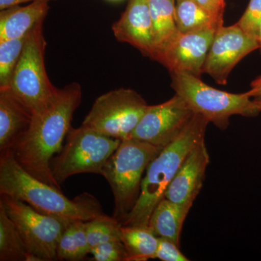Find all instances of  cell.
<instances>
[{
	"mask_svg": "<svg viewBox=\"0 0 261 261\" xmlns=\"http://www.w3.org/2000/svg\"><path fill=\"white\" fill-rule=\"evenodd\" d=\"M46 47L42 21L27 35L21 56L6 88L32 115L45 107L59 89L47 75Z\"/></svg>",
	"mask_w": 261,
	"mask_h": 261,
	"instance_id": "8992f818",
	"label": "cell"
},
{
	"mask_svg": "<svg viewBox=\"0 0 261 261\" xmlns=\"http://www.w3.org/2000/svg\"><path fill=\"white\" fill-rule=\"evenodd\" d=\"M28 254L20 233L0 204V260H27Z\"/></svg>",
	"mask_w": 261,
	"mask_h": 261,
	"instance_id": "7402d4cb",
	"label": "cell"
},
{
	"mask_svg": "<svg viewBox=\"0 0 261 261\" xmlns=\"http://www.w3.org/2000/svg\"><path fill=\"white\" fill-rule=\"evenodd\" d=\"M216 30L178 32L156 53L154 61L170 73H187L200 77Z\"/></svg>",
	"mask_w": 261,
	"mask_h": 261,
	"instance_id": "7c38bea8",
	"label": "cell"
},
{
	"mask_svg": "<svg viewBox=\"0 0 261 261\" xmlns=\"http://www.w3.org/2000/svg\"><path fill=\"white\" fill-rule=\"evenodd\" d=\"M258 42H259V50L260 51L261 53V27L260 29V33H259V37H258Z\"/></svg>",
	"mask_w": 261,
	"mask_h": 261,
	"instance_id": "1f68e13d",
	"label": "cell"
},
{
	"mask_svg": "<svg viewBox=\"0 0 261 261\" xmlns=\"http://www.w3.org/2000/svg\"><path fill=\"white\" fill-rule=\"evenodd\" d=\"M36 1L50 2L53 0H0V10H3L11 7L17 6L25 3H33Z\"/></svg>",
	"mask_w": 261,
	"mask_h": 261,
	"instance_id": "f1b7e54d",
	"label": "cell"
},
{
	"mask_svg": "<svg viewBox=\"0 0 261 261\" xmlns=\"http://www.w3.org/2000/svg\"><path fill=\"white\" fill-rule=\"evenodd\" d=\"M148 3L153 25L155 57L157 51L178 32L175 19L176 0H148Z\"/></svg>",
	"mask_w": 261,
	"mask_h": 261,
	"instance_id": "ffe728a7",
	"label": "cell"
},
{
	"mask_svg": "<svg viewBox=\"0 0 261 261\" xmlns=\"http://www.w3.org/2000/svg\"><path fill=\"white\" fill-rule=\"evenodd\" d=\"M161 149L127 139L121 141L103 167L100 175L109 183L114 197L113 217L121 224L138 200L147 166Z\"/></svg>",
	"mask_w": 261,
	"mask_h": 261,
	"instance_id": "277c9868",
	"label": "cell"
},
{
	"mask_svg": "<svg viewBox=\"0 0 261 261\" xmlns=\"http://www.w3.org/2000/svg\"><path fill=\"white\" fill-rule=\"evenodd\" d=\"M27 37L0 42V89H6L9 86Z\"/></svg>",
	"mask_w": 261,
	"mask_h": 261,
	"instance_id": "cb8c5ba5",
	"label": "cell"
},
{
	"mask_svg": "<svg viewBox=\"0 0 261 261\" xmlns=\"http://www.w3.org/2000/svg\"><path fill=\"white\" fill-rule=\"evenodd\" d=\"M49 10V2L36 1L1 10L0 42L27 37L38 23L44 21Z\"/></svg>",
	"mask_w": 261,
	"mask_h": 261,
	"instance_id": "2e32d148",
	"label": "cell"
},
{
	"mask_svg": "<svg viewBox=\"0 0 261 261\" xmlns=\"http://www.w3.org/2000/svg\"><path fill=\"white\" fill-rule=\"evenodd\" d=\"M122 224L114 217L106 214L86 221L87 239L91 249L109 241H121Z\"/></svg>",
	"mask_w": 261,
	"mask_h": 261,
	"instance_id": "603a6c76",
	"label": "cell"
},
{
	"mask_svg": "<svg viewBox=\"0 0 261 261\" xmlns=\"http://www.w3.org/2000/svg\"><path fill=\"white\" fill-rule=\"evenodd\" d=\"M115 38L153 60L155 54L153 25L148 0H129L121 17L112 25Z\"/></svg>",
	"mask_w": 261,
	"mask_h": 261,
	"instance_id": "4fadbf2b",
	"label": "cell"
},
{
	"mask_svg": "<svg viewBox=\"0 0 261 261\" xmlns=\"http://www.w3.org/2000/svg\"><path fill=\"white\" fill-rule=\"evenodd\" d=\"M148 106L134 89H114L95 99L82 125L111 138L127 140Z\"/></svg>",
	"mask_w": 261,
	"mask_h": 261,
	"instance_id": "ba28073f",
	"label": "cell"
},
{
	"mask_svg": "<svg viewBox=\"0 0 261 261\" xmlns=\"http://www.w3.org/2000/svg\"><path fill=\"white\" fill-rule=\"evenodd\" d=\"M90 253L96 261H127V253L122 241L106 242L92 247Z\"/></svg>",
	"mask_w": 261,
	"mask_h": 261,
	"instance_id": "484cf974",
	"label": "cell"
},
{
	"mask_svg": "<svg viewBox=\"0 0 261 261\" xmlns=\"http://www.w3.org/2000/svg\"><path fill=\"white\" fill-rule=\"evenodd\" d=\"M248 92L252 98L261 97V75L252 81Z\"/></svg>",
	"mask_w": 261,
	"mask_h": 261,
	"instance_id": "f546056e",
	"label": "cell"
},
{
	"mask_svg": "<svg viewBox=\"0 0 261 261\" xmlns=\"http://www.w3.org/2000/svg\"><path fill=\"white\" fill-rule=\"evenodd\" d=\"M209 122L195 113L181 133L163 147L147 166L140 197L123 226H148L154 207L165 197L166 190L185 160L205 139Z\"/></svg>",
	"mask_w": 261,
	"mask_h": 261,
	"instance_id": "3957f363",
	"label": "cell"
},
{
	"mask_svg": "<svg viewBox=\"0 0 261 261\" xmlns=\"http://www.w3.org/2000/svg\"><path fill=\"white\" fill-rule=\"evenodd\" d=\"M195 115L177 94L166 102L149 106L129 139L163 149L174 140Z\"/></svg>",
	"mask_w": 261,
	"mask_h": 261,
	"instance_id": "30bf717a",
	"label": "cell"
},
{
	"mask_svg": "<svg viewBox=\"0 0 261 261\" xmlns=\"http://www.w3.org/2000/svg\"><path fill=\"white\" fill-rule=\"evenodd\" d=\"M171 87L193 112L225 130L233 116H255L260 113L248 92L234 94L207 85L200 77L190 73H173Z\"/></svg>",
	"mask_w": 261,
	"mask_h": 261,
	"instance_id": "5b68a950",
	"label": "cell"
},
{
	"mask_svg": "<svg viewBox=\"0 0 261 261\" xmlns=\"http://www.w3.org/2000/svg\"><path fill=\"white\" fill-rule=\"evenodd\" d=\"M82 98V87L77 82L58 89L45 107L32 115L29 129L11 149L27 172L59 190L61 186L53 176L51 161L63 148Z\"/></svg>",
	"mask_w": 261,
	"mask_h": 261,
	"instance_id": "6da1fadb",
	"label": "cell"
},
{
	"mask_svg": "<svg viewBox=\"0 0 261 261\" xmlns=\"http://www.w3.org/2000/svg\"><path fill=\"white\" fill-rule=\"evenodd\" d=\"M237 24L248 35L258 39L261 27V0H250Z\"/></svg>",
	"mask_w": 261,
	"mask_h": 261,
	"instance_id": "d4e9b609",
	"label": "cell"
},
{
	"mask_svg": "<svg viewBox=\"0 0 261 261\" xmlns=\"http://www.w3.org/2000/svg\"><path fill=\"white\" fill-rule=\"evenodd\" d=\"M221 1L225 2V0H221Z\"/></svg>",
	"mask_w": 261,
	"mask_h": 261,
	"instance_id": "836d02e7",
	"label": "cell"
},
{
	"mask_svg": "<svg viewBox=\"0 0 261 261\" xmlns=\"http://www.w3.org/2000/svg\"><path fill=\"white\" fill-rule=\"evenodd\" d=\"M196 3L214 15L220 22L224 23L225 2L221 0H193Z\"/></svg>",
	"mask_w": 261,
	"mask_h": 261,
	"instance_id": "83f0119b",
	"label": "cell"
},
{
	"mask_svg": "<svg viewBox=\"0 0 261 261\" xmlns=\"http://www.w3.org/2000/svg\"><path fill=\"white\" fill-rule=\"evenodd\" d=\"M258 49V39L248 35L238 24L222 25L215 32L203 73L210 75L218 84L225 85L236 65Z\"/></svg>",
	"mask_w": 261,
	"mask_h": 261,
	"instance_id": "8fae6325",
	"label": "cell"
},
{
	"mask_svg": "<svg viewBox=\"0 0 261 261\" xmlns=\"http://www.w3.org/2000/svg\"><path fill=\"white\" fill-rule=\"evenodd\" d=\"M86 221H74L68 224L57 247V260H82L90 253Z\"/></svg>",
	"mask_w": 261,
	"mask_h": 261,
	"instance_id": "44dd1931",
	"label": "cell"
},
{
	"mask_svg": "<svg viewBox=\"0 0 261 261\" xmlns=\"http://www.w3.org/2000/svg\"><path fill=\"white\" fill-rule=\"evenodd\" d=\"M0 204L18 229L29 253L39 261L57 260L58 242L71 221L42 214L6 195H1Z\"/></svg>",
	"mask_w": 261,
	"mask_h": 261,
	"instance_id": "9c48e42d",
	"label": "cell"
},
{
	"mask_svg": "<svg viewBox=\"0 0 261 261\" xmlns=\"http://www.w3.org/2000/svg\"><path fill=\"white\" fill-rule=\"evenodd\" d=\"M0 194L18 199L42 214L68 221H89L104 215L99 201L91 194L68 198L61 190L27 172L11 149L0 154Z\"/></svg>",
	"mask_w": 261,
	"mask_h": 261,
	"instance_id": "7a4b0ae2",
	"label": "cell"
},
{
	"mask_svg": "<svg viewBox=\"0 0 261 261\" xmlns=\"http://www.w3.org/2000/svg\"><path fill=\"white\" fill-rule=\"evenodd\" d=\"M106 1L111 2V3H119V2L123 1V0H106Z\"/></svg>",
	"mask_w": 261,
	"mask_h": 261,
	"instance_id": "d6a6232c",
	"label": "cell"
},
{
	"mask_svg": "<svg viewBox=\"0 0 261 261\" xmlns=\"http://www.w3.org/2000/svg\"><path fill=\"white\" fill-rule=\"evenodd\" d=\"M121 141L111 138L88 127H70L66 142L51 161V172L61 185L80 173L100 174L108 160Z\"/></svg>",
	"mask_w": 261,
	"mask_h": 261,
	"instance_id": "52a82bcc",
	"label": "cell"
},
{
	"mask_svg": "<svg viewBox=\"0 0 261 261\" xmlns=\"http://www.w3.org/2000/svg\"><path fill=\"white\" fill-rule=\"evenodd\" d=\"M253 99L254 102H255V105H256L257 109L261 112V97L255 98V99Z\"/></svg>",
	"mask_w": 261,
	"mask_h": 261,
	"instance_id": "4dcf8cb0",
	"label": "cell"
},
{
	"mask_svg": "<svg viewBox=\"0 0 261 261\" xmlns=\"http://www.w3.org/2000/svg\"><path fill=\"white\" fill-rule=\"evenodd\" d=\"M179 245L168 239L159 238L155 259L162 261H189L178 248Z\"/></svg>",
	"mask_w": 261,
	"mask_h": 261,
	"instance_id": "4316f807",
	"label": "cell"
},
{
	"mask_svg": "<svg viewBox=\"0 0 261 261\" xmlns=\"http://www.w3.org/2000/svg\"><path fill=\"white\" fill-rule=\"evenodd\" d=\"M209 163L210 155L204 139L185 160L168 186L165 197L191 209L202 189Z\"/></svg>",
	"mask_w": 261,
	"mask_h": 261,
	"instance_id": "5bb4252c",
	"label": "cell"
},
{
	"mask_svg": "<svg viewBox=\"0 0 261 261\" xmlns=\"http://www.w3.org/2000/svg\"><path fill=\"white\" fill-rule=\"evenodd\" d=\"M175 19L182 33L217 30L224 23L193 0H176Z\"/></svg>",
	"mask_w": 261,
	"mask_h": 261,
	"instance_id": "ac0fdd59",
	"label": "cell"
},
{
	"mask_svg": "<svg viewBox=\"0 0 261 261\" xmlns=\"http://www.w3.org/2000/svg\"><path fill=\"white\" fill-rule=\"evenodd\" d=\"M121 241L127 253V261H147L155 259L159 238L148 226H123Z\"/></svg>",
	"mask_w": 261,
	"mask_h": 261,
	"instance_id": "d6986e66",
	"label": "cell"
},
{
	"mask_svg": "<svg viewBox=\"0 0 261 261\" xmlns=\"http://www.w3.org/2000/svg\"><path fill=\"white\" fill-rule=\"evenodd\" d=\"M190 211L164 197L152 211L148 227L158 238L168 239L179 245L182 226Z\"/></svg>",
	"mask_w": 261,
	"mask_h": 261,
	"instance_id": "e0dca14e",
	"label": "cell"
},
{
	"mask_svg": "<svg viewBox=\"0 0 261 261\" xmlns=\"http://www.w3.org/2000/svg\"><path fill=\"white\" fill-rule=\"evenodd\" d=\"M32 114L7 89H0V151L12 149L27 132Z\"/></svg>",
	"mask_w": 261,
	"mask_h": 261,
	"instance_id": "9a60e30c",
	"label": "cell"
}]
</instances>
